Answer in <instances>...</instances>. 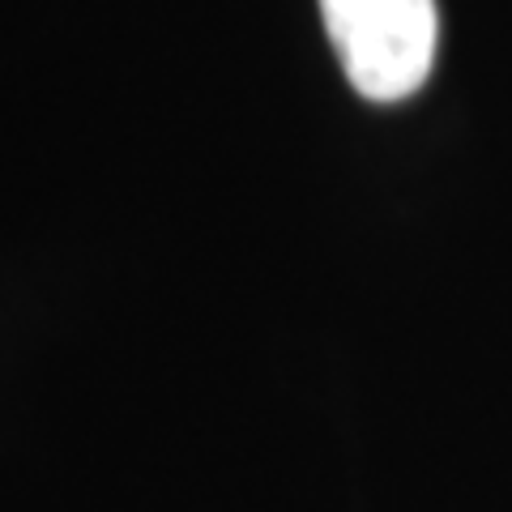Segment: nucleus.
<instances>
[{
	"label": "nucleus",
	"instance_id": "1",
	"mask_svg": "<svg viewBox=\"0 0 512 512\" xmlns=\"http://www.w3.org/2000/svg\"><path fill=\"white\" fill-rule=\"evenodd\" d=\"M320 18L367 103H402L427 86L440 52L436 0H320Z\"/></svg>",
	"mask_w": 512,
	"mask_h": 512
}]
</instances>
